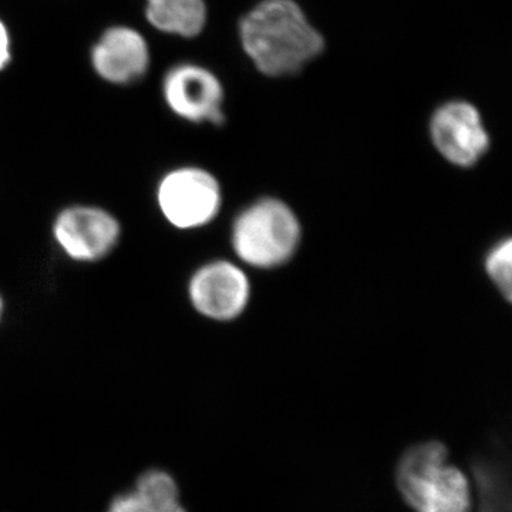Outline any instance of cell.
Returning <instances> with one entry per match:
<instances>
[{"label":"cell","instance_id":"obj_3","mask_svg":"<svg viewBox=\"0 0 512 512\" xmlns=\"http://www.w3.org/2000/svg\"><path fill=\"white\" fill-rule=\"evenodd\" d=\"M302 241L298 215L278 198H259L232 222L231 247L239 261L256 269L288 264Z\"/></svg>","mask_w":512,"mask_h":512},{"label":"cell","instance_id":"obj_14","mask_svg":"<svg viewBox=\"0 0 512 512\" xmlns=\"http://www.w3.org/2000/svg\"><path fill=\"white\" fill-rule=\"evenodd\" d=\"M10 62V39L8 30L0 22V70L5 69Z\"/></svg>","mask_w":512,"mask_h":512},{"label":"cell","instance_id":"obj_7","mask_svg":"<svg viewBox=\"0 0 512 512\" xmlns=\"http://www.w3.org/2000/svg\"><path fill=\"white\" fill-rule=\"evenodd\" d=\"M187 295L202 318L231 322L247 311L251 281L241 266L227 259H215L192 272Z\"/></svg>","mask_w":512,"mask_h":512},{"label":"cell","instance_id":"obj_2","mask_svg":"<svg viewBox=\"0 0 512 512\" xmlns=\"http://www.w3.org/2000/svg\"><path fill=\"white\" fill-rule=\"evenodd\" d=\"M399 493L414 512H470L467 477L447 464V448L437 441L410 447L396 468Z\"/></svg>","mask_w":512,"mask_h":512},{"label":"cell","instance_id":"obj_4","mask_svg":"<svg viewBox=\"0 0 512 512\" xmlns=\"http://www.w3.org/2000/svg\"><path fill=\"white\" fill-rule=\"evenodd\" d=\"M156 201L168 225L195 231L208 227L220 215L222 188L218 178L205 168L183 165L160 178Z\"/></svg>","mask_w":512,"mask_h":512},{"label":"cell","instance_id":"obj_13","mask_svg":"<svg viewBox=\"0 0 512 512\" xmlns=\"http://www.w3.org/2000/svg\"><path fill=\"white\" fill-rule=\"evenodd\" d=\"M485 274L507 302L512 296V239H501L491 247L484 259Z\"/></svg>","mask_w":512,"mask_h":512},{"label":"cell","instance_id":"obj_9","mask_svg":"<svg viewBox=\"0 0 512 512\" xmlns=\"http://www.w3.org/2000/svg\"><path fill=\"white\" fill-rule=\"evenodd\" d=\"M92 63L101 79L126 86L136 83L147 73L150 53L140 33L116 26L104 32L94 45Z\"/></svg>","mask_w":512,"mask_h":512},{"label":"cell","instance_id":"obj_12","mask_svg":"<svg viewBox=\"0 0 512 512\" xmlns=\"http://www.w3.org/2000/svg\"><path fill=\"white\" fill-rule=\"evenodd\" d=\"M480 488L481 512H508V487L500 464L495 461H478L474 467Z\"/></svg>","mask_w":512,"mask_h":512},{"label":"cell","instance_id":"obj_6","mask_svg":"<svg viewBox=\"0 0 512 512\" xmlns=\"http://www.w3.org/2000/svg\"><path fill=\"white\" fill-rule=\"evenodd\" d=\"M429 130L437 153L454 167H474L491 147L483 116L470 101L451 100L441 104L431 116Z\"/></svg>","mask_w":512,"mask_h":512},{"label":"cell","instance_id":"obj_5","mask_svg":"<svg viewBox=\"0 0 512 512\" xmlns=\"http://www.w3.org/2000/svg\"><path fill=\"white\" fill-rule=\"evenodd\" d=\"M52 235L70 261L96 264L113 254L120 244L123 228L116 215L106 208L74 204L57 212Z\"/></svg>","mask_w":512,"mask_h":512},{"label":"cell","instance_id":"obj_10","mask_svg":"<svg viewBox=\"0 0 512 512\" xmlns=\"http://www.w3.org/2000/svg\"><path fill=\"white\" fill-rule=\"evenodd\" d=\"M107 512H187L180 504V491L170 474L161 470L146 471L138 477L136 487L119 494Z\"/></svg>","mask_w":512,"mask_h":512},{"label":"cell","instance_id":"obj_15","mask_svg":"<svg viewBox=\"0 0 512 512\" xmlns=\"http://www.w3.org/2000/svg\"><path fill=\"white\" fill-rule=\"evenodd\" d=\"M3 315H5V299H3L2 293H0V323H2Z\"/></svg>","mask_w":512,"mask_h":512},{"label":"cell","instance_id":"obj_11","mask_svg":"<svg viewBox=\"0 0 512 512\" xmlns=\"http://www.w3.org/2000/svg\"><path fill=\"white\" fill-rule=\"evenodd\" d=\"M147 19L161 32L181 37L200 35L207 23L205 0H147Z\"/></svg>","mask_w":512,"mask_h":512},{"label":"cell","instance_id":"obj_8","mask_svg":"<svg viewBox=\"0 0 512 512\" xmlns=\"http://www.w3.org/2000/svg\"><path fill=\"white\" fill-rule=\"evenodd\" d=\"M163 96L175 116L192 124L222 126L225 92L211 70L194 63L171 67L163 80Z\"/></svg>","mask_w":512,"mask_h":512},{"label":"cell","instance_id":"obj_1","mask_svg":"<svg viewBox=\"0 0 512 512\" xmlns=\"http://www.w3.org/2000/svg\"><path fill=\"white\" fill-rule=\"evenodd\" d=\"M239 40L255 69L268 77L301 73L326 43L295 0H261L239 22Z\"/></svg>","mask_w":512,"mask_h":512}]
</instances>
